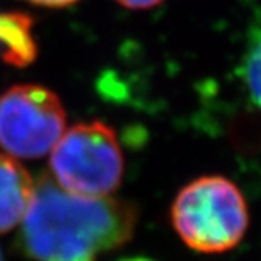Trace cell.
Listing matches in <instances>:
<instances>
[{"instance_id": "cell-5", "label": "cell", "mask_w": 261, "mask_h": 261, "mask_svg": "<svg viewBox=\"0 0 261 261\" xmlns=\"http://www.w3.org/2000/svg\"><path fill=\"white\" fill-rule=\"evenodd\" d=\"M35 192V181L11 156L0 154V234L24 220Z\"/></svg>"}, {"instance_id": "cell-9", "label": "cell", "mask_w": 261, "mask_h": 261, "mask_svg": "<svg viewBox=\"0 0 261 261\" xmlns=\"http://www.w3.org/2000/svg\"><path fill=\"white\" fill-rule=\"evenodd\" d=\"M25 2H30L33 5H40V7H46V8H66L71 7L79 0H25Z\"/></svg>"}, {"instance_id": "cell-6", "label": "cell", "mask_w": 261, "mask_h": 261, "mask_svg": "<svg viewBox=\"0 0 261 261\" xmlns=\"http://www.w3.org/2000/svg\"><path fill=\"white\" fill-rule=\"evenodd\" d=\"M33 19L24 13H0V57L5 63L22 68L36 57Z\"/></svg>"}, {"instance_id": "cell-4", "label": "cell", "mask_w": 261, "mask_h": 261, "mask_svg": "<svg viewBox=\"0 0 261 261\" xmlns=\"http://www.w3.org/2000/svg\"><path fill=\"white\" fill-rule=\"evenodd\" d=\"M66 112L54 91L16 85L0 96V146L19 159L41 158L59 142Z\"/></svg>"}, {"instance_id": "cell-2", "label": "cell", "mask_w": 261, "mask_h": 261, "mask_svg": "<svg viewBox=\"0 0 261 261\" xmlns=\"http://www.w3.org/2000/svg\"><path fill=\"white\" fill-rule=\"evenodd\" d=\"M172 223L186 246L201 253L236 247L249 225L247 203L223 176H203L179 191L172 206Z\"/></svg>"}, {"instance_id": "cell-10", "label": "cell", "mask_w": 261, "mask_h": 261, "mask_svg": "<svg viewBox=\"0 0 261 261\" xmlns=\"http://www.w3.org/2000/svg\"><path fill=\"white\" fill-rule=\"evenodd\" d=\"M120 261H151L148 258H127V259H120Z\"/></svg>"}, {"instance_id": "cell-8", "label": "cell", "mask_w": 261, "mask_h": 261, "mask_svg": "<svg viewBox=\"0 0 261 261\" xmlns=\"http://www.w3.org/2000/svg\"><path fill=\"white\" fill-rule=\"evenodd\" d=\"M117 2L130 10H148L161 5L164 0H117Z\"/></svg>"}, {"instance_id": "cell-7", "label": "cell", "mask_w": 261, "mask_h": 261, "mask_svg": "<svg viewBox=\"0 0 261 261\" xmlns=\"http://www.w3.org/2000/svg\"><path fill=\"white\" fill-rule=\"evenodd\" d=\"M241 77L246 85L249 96L256 107L259 104V36L258 30L253 32V38L241 63Z\"/></svg>"}, {"instance_id": "cell-11", "label": "cell", "mask_w": 261, "mask_h": 261, "mask_svg": "<svg viewBox=\"0 0 261 261\" xmlns=\"http://www.w3.org/2000/svg\"><path fill=\"white\" fill-rule=\"evenodd\" d=\"M0 261H4V259H2V252H0Z\"/></svg>"}, {"instance_id": "cell-3", "label": "cell", "mask_w": 261, "mask_h": 261, "mask_svg": "<svg viewBox=\"0 0 261 261\" xmlns=\"http://www.w3.org/2000/svg\"><path fill=\"white\" fill-rule=\"evenodd\" d=\"M50 176L81 197H109L123 178V151L114 129L101 121L81 123L62 134L50 150Z\"/></svg>"}, {"instance_id": "cell-1", "label": "cell", "mask_w": 261, "mask_h": 261, "mask_svg": "<svg viewBox=\"0 0 261 261\" xmlns=\"http://www.w3.org/2000/svg\"><path fill=\"white\" fill-rule=\"evenodd\" d=\"M22 222L21 247L33 259L96 261L130 239L137 213L124 200L69 194L44 173Z\"/></svg>"}]
</instances>
